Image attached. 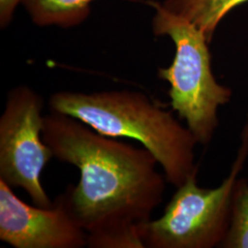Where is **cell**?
Instances as JSON below:
<instances>
[{"mask_svg": "<svg viewBox=\"0 0 248 248\" xmlns=\"http://www.w3.org/2000/svg\"><path fill=\"white\" fill-rule=\"evenodd\" d=\"M43 137L53 157L79 170L78 183L64 194L88 248H144L141 228L163 202L168 182L152 153L53 111L45 115Z\"/></svg>", "mask_w": 248, "mask_h": 248, "instance_id": "6da1fadb", "label": "cell"}, {"mask_svg": "<svg viewBox=\"0 0 248 248\" xmlns=\"http://www.w3.org/2000/svg\"><path fill=\"white\" fill-rule=\"evenodd\" d=\"M49 108L78 119L102 135L142 143L157 160L168 182L176 187L198 173L194 135L144 93L127 89L59 91L49 98Z\"/></svg>", "mask_w": 248, "mask_h": 248, "instance_id": "7a4b0ae2", "label": "cell"}, {"mask_svg": "<svg viewBox=\"0 0 248 248\" xmlns=\"http://www.w3.org/2000/svg\"><path fill=\"white\" fill-rule=\"evenodd\" d=\"M155 10L152 30L155 36H168L175 45V56L168 67H159L157 77L170 86V105L194 135L198 143L208 144L219 126L218 111L232 99L230 88L213 75L212 53L203 32L185 18L151 0Z\"/></svg>", "mask_w": 248, "mask_h": 248, "instance_id": "3957f363", "label": "cell"}, {"mask_svg": "<svg viewBox=\"0 0 248 248\" xmlns=\"http://www.w3.org/2000/svg\"><path fill=\"white\" fill-rule=\"evenodd\" d=\"M248 158V124L240 136V144L229 175L220 186L205 188L197 175L188 177L156 220L141 228L143 248H221L230 226L233 191Z\"/></svg>", "mask_w": 248, "mask_h": 248, "instance_id": "277c9868", "label": "cell"}, {"mask_svg": "<svg viewBox=\"0 0 248 248\" xmlns=\"http://www.w3.org/2000/svg\"><path fill=\"white\" fill-rule=\"evenodd\" d=\"M44 99L27 86L9 90L0 117V180L26 191L36 206L53 202L42 183V173L53 157L43 137Z\"/></svg>", "mask_w": 248, "mask_h": 248, "instance_id": "5b68a950", "label": "cell"}, {"mask_svg": "<svg viewBox=\"0 0 248 248\" xmlns=\"http://www.w3.org/2000/svg\"><path fill=\"white\" fill-rule=\"evenodd\" d=\"M0 240L14 248H82L88 235L64 192L47 208L31 206L0 180Z\"/></svg>", "mask_w": 248, "mask_h": 248, "instance_id": "8992f818", "label": "cell"}, {"mask_svg": "<svg viewBox=\"0 0 248 248\" xmlns=\"http://www.w3.org/2000/svg\"><path fill=\"white\" fill-rule=\"evenodd\" d=\"M160 2L169 11L198 27L211 43L222 19L232 9L248 0H162Z\"/></svg>", "mask_w": 248, "mask_h": 248, "instance_id": "52a82bcc", "label": "cell"}, {"mask_svg": "<svg viewBox=\"0 0 248 248\" xmlns=\"http://www.w3.org/2000/svg\"><path fill=\"white\" fill-rule=\"evenodd\" d=\"M93 1L95 0H23L21 4L36 25L67 29L78 26L89 18Z\"/></svg>", "mask_w": 248, "mask_h": 248, "instance_id": "ba28073f", "label": "cell"}, {"mask_svg": "<svg viewBox=\"0 0 248 248\" xmlns=\"http://www.w3.org/2000/svg\"><path fill=\"white\" fill-rule=\"evenodd\" d=\"M221 248H248V181L240 178L232 197L230 226Z\"/></svg>", "mask_w": 248, "mask_h": 248, "instance_id": "9c48e42d", "label": "cell"}, {"mask_svg": "<svg viewBox=\"0 0 248 248\" xmlns=\"http://www.w3.org/2000/svg\"><path fill=\"white\" fill-rule=\"evenodd\" d=\"M23 0H0V26L6 28L12 21L14 12Z\"/></svg>", "mask_w": 248, "mask_h": 248, "instance_id": "30bf717a", "label": "cell"}]
</instances>
